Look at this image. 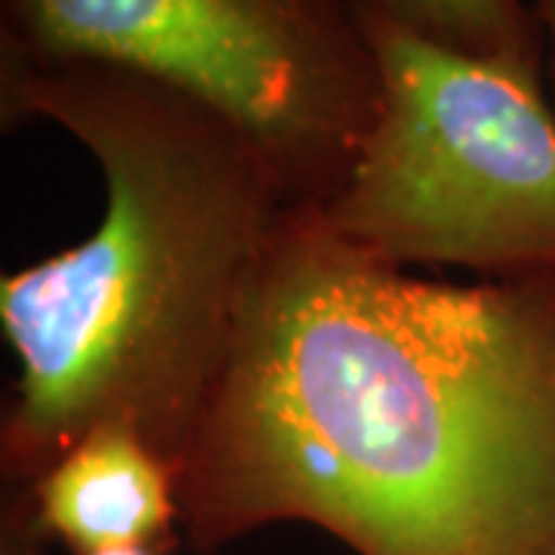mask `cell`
<instances>
[{
    "mask_svg": "<svg viewBox=\"0 0 555 555\" xmlns=\"http://www.w3.org/2000/svg\"><path fill=\"white\" fill-rule=\"evenodd\" d=\"M47 537L40 534L31 513L28 488L3 485L0 500V555H47Z\"/></svg>",
    "mask_w": 555,
    "mask_h": 555,
    "instance_id": "7",
    "label": "cell"
},
{
    "mask_svg": "<svg viewBox=\"0 0 555 555\" xmlns=\"http://www.w3.org/2000/svg\"><path fill=\"white\" fill-rule=\"evenodd\" d=\"M528 7L534 10L543 43H546V60H543V75H546V90L555 105V0H528Z\"/></svg>",
    "mask_w": 555,
    "mask_h": 555,
    "instance_id": "8",
    "label": "cell"
},
{
    "mask_svg": "<svg viewBox=\"0 0 555 555\" xmlns=\"http://www.w3.org/2000/svg\"><path fill=\"white\" fill-rule=\"evenodd\" d=\"M423 38L478 60L543 72L546 43L528 0H377Z\"/></svg>",
    "mask_w": 555,
    "mask_h": 555,
    "instance_id": "6",
    "label": "cell"
},
{
    "mask_svg": "<svg viewBox=\"0 0 555 555\" xmlns=\"http://www.w3.org/2000/svg\"><path fill=\"white\" fill-rule=\"evenodd\" d=\"M379 112L339 189L309 207L364 257L481 281L555 275V105L543 72L423 38L356 0Z\"/></svg>",
    "mask_w": 555,
    "mask_h": 555,
    "instance_id": "3",
    "label": "cell"
},
{
    "mask_svg": "<svg viewBox=\"0 0 555 555\" xmlns=\"http://www.w3.org/2000/svg\"><path fill=\"white\" fill-rule=\"evenodd\" d=\"M25 120L78 139L105 204L80 244L0 278V478L35 485L100 426L177 473L299 204L235 120L124 68L0 56V124Z\"/></svg>",
    "mask_w": 555,
    "mask_h": 555,
    "instance_id": "2",
    "label": "cell"
},
{
    "mask_svg": "<svg viewBox=\"0 0 555 555\" xmlns=\"http://www.w3.org/2000/svg\"><path fill=\"white\" fill-rule=\"evenodd\" d=\"M40 534L75 555L177 546V473L127 426H100L28 485Z\"/></svg>",
    "mask_w": 555,
    "mask_h": 555,
    "instance_id": "5",
    "label": "cell"
},
{
    "mask_svg": "<svg viewBox=\"0 0 555 555\" xmlns=\"http://www.w3.org/2000/svg\"><path fill=\"white\" fill-rule=\"evenodd\" d=\"M93 555H167L164 550H155V546H120V550H105V553Z\"/></svg>",
    "mask_w": 555,
    "mask_h": 555,
    "instance_id": "9",
    "label": "cell"
},
{
    "mask_svg": "<svg viewBox=\"0 0 555 555\" xmlns=\"http://www.w3.org/2000/svg\"><path fill=\"white\" fill-rule=\"evenodd\" d=\"M0 56L195 96L257 139L299 207L337 192L379 112L356 0H0Z\"/></svg>",
    "mask_w": 555,
    "mask_h": 555,
    "instance_id": "4",
    "label": "cell"
},
{
    "mask_svg": "<svg viewBox=\"0 0 555 555\" xmlns=\"http://www.w3.org/2000/svg\"><path fill=\"white\" fill-rule=\"evenodd\" d=\"M177 494L201 555L281 521L356 555H555V275L416 278L299 207Z\"/></svg>",
    "mask_w": 555,
    "mask_h": 555,
    "instance_id": "1",
    "label": "cell"
}]
</instances>
